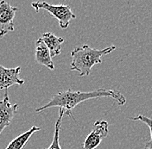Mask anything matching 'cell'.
<instances>
[{
    "label": "cell",
    "instance_id": "obj_2",
    "mask_svg": "<svg viewBox=\"0 0 152 149\" xmlns=\"http://www.w3.org/2000/svg\"><path fill=\"white\" fill-rule=\"evenodd\" d=\"M115 49V46L103 49L92 48L88 45L77 47L71 52V70L78 72L80 76H88L94 65L102 63V56L111 54Z\"/></svg>",
    "mask_w": 152,
    "mask_h": 149
},
{
    "label": "cell",
    "instance_id": "obj_11",
    "mask_svg": "<svg viewBox=\"0 0 152 149\" xmlns=\"http://www.w3.org/2000/svg\"><path fill=\"white\" fill-rule=\"evenodd\" d=\"M65 113L64 110L61 109H59V117L56 121V125H55V133H54V138L52 140L51 145L49 146V148L44 149H61V146H60V130L61 129V121L62 118L64 116Z\"/></svg>",
    "mask_w": 152,
    "mask_h": 149
},
{
    "label": "cell",
    "instance_id": "obj_3",
    "mask_svg": "<svg viewBox=\"0 0 152 149\" xmlns=\"http://www.w3.org/2000/svg\"><path fill=\"white\" fill-rule=\"evenodd\" d=\"M31 6L36 9L37 12L40 9H44L55 17L59 21V25L61 29L68 28L71 20L76 17L71 7L66 4H50L46 2H34L31 4Z\"/></svg>",
    "mask_w": 152,
    "mask_h": 149
},
{
    "label": "cell",
    "instance_id": "obj_5",
    "mask_svg": "<svg viewBox=\"0 0 152 149\" xmlns=\"http://www.w3.org/2000/svg\"><path fill=\"white\" fill-rule=\"evenodd\" d=\"M108 134V122L103 120L96 121L91 133L83 143V149L96 148Z\"/></svg>",
    "mask_w": 152,
    "mask_h": 149
},
{
    "label": "cell",
    "instance_id": "obj_6",
    "mask_svg": "<svg viewBox=\"0 0 152 149\" xmlns=\"http://www.w3.org/2000/svg\"><path fill=\"white\" fill-rule=\"evenodd\" d=\"M18 104L10 102L8 92L6 91L3 100L0 101V134L5 128L10 125L14 116L17 115Z\"/></svg>",
    "mask_w": 152,
    "mask_h": 149
},
{
    "label": "cell",
    "instance_id": "obj_12",
    "mask_svg": "<svg viewBox=\"0 0 152 149\" xmlns=\"http://www.w3.org/2000/svg\"><path fill=\"white\" fill-rule=\"evenodd\" d=\"M131 120L132 121H141L143 123H145L149 129H150V134H151V139L145 143L144 149H152V119L150 117H147L143 115H138L137 116L131 117Z\"/></svg>",
    "mask_w": 152,
    "mask_h": 149
},
{
    "label": "cell",
    "instance_id": "obj_4",
    "mask_svg": "<svg viewBox=\"0 0 152 149\" xmlns=\"http://www.w3.org/2000/svg\"><path fill=\"white\" fill-rule=\"evenodd\" d=\"M18 10L6 1L0 2V37L14 31V17Z\"/></svg>",
    "mask_w": 152,
    "mask_h": 149
},
{
    "label": "cell",
    "instance_id": "obj_10",
    "mask_svg": "<svg viewBox=\"0 0 152 149\" xmlns=\"http://www.w3.org/2000/svg\"><path fill=\"white\" fill-rule=\"evenodd\" d=\"M40 130H41V128L33 126L28 131H25L19 136L16 137L14 140H11L5 149H23L24 148V146L27 144L29 138L32 136V134Z\"/></svg>",
    "mask_w": 152,
    "mask_h": 149
},
{
    "label": "cell",
    "instance_id": "obj_7",
    "mask_svg": "<svg viewBox=\"0 0 152 149\" xmlns=\"http://www.w3.org/2000/svg\"><path fill=\"white\" fill-rule=\"evenodd\" d=\"M20 73V66L15 68H5L0 65V90L7 91L14 84L23 85L24 84V80L19 78Z\"/></svg>",
    "mask_w": 152,
    "mask_h": 149
},
{
    "label": "cell",
    "instance_id": "obj_8",
    "mask_svg": "<svg viewBox=\"0 0 152 149\" xmlns=\"http://www.w3.org/2000/svg\"><path fill=\"white\" fill-rule=\"evenodd\" d=\"M36 61L41 65L46 66L50 70L55 69V65L52 60V57L50 55L49 50L48 49L44 42L39 38L36 42Z\"/></svg>",
    "mask_w": 152,
    "mask_h": 149
},
{
    "label": "cell",
    "instance_id": "obj_9",
    "mask_svg": "<svg viewBox=\"0 0 152 149\" xmlns=\"http://www.w3.org/2000/svg\"><path fill=\"white\" fill-rule=\"evenodd\" d=\"M41 39L49 50L51 57H56L61 53V45L64 42L63 38L57 37L53 33L47 32L42 36Z\"/></svg>",
    "mask_w": 152,
    "mask_h": 149
},
{
    "label": "cell",
    "instance_id": "obj_1",
    "mask_svg": "<svg viewBox=\"0 0 152 149\" xmlns=\"http://www.w3.org/2000/svg\"><path fill=\"white\" fill-rule=\"evenodd\" d=\"M99 97H111L114 99L119 105H124L126 103V98L118 91L99 88L91 92H79V91H72L69 89L55 94L48 103L44 104L42 107L37 108L36 112L42 111L53 107H59L60 109L64 110V113L66 115L74 118L72 115V110L75 109L79 103L89 99L99 98Z\"/></svg>",
    "mask_w": 152,
    "mask_h": 149
}]
</instances>
